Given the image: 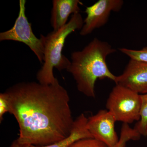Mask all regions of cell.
<instances>
[{
    "label": "cell",
    "mask_w": 147,
    "mask_h": 147,
    "mask_svg": "<svg viewBox=\"0 0 147 147\" xmlns=\"http://www.w3.org/2000/svg\"><path fill=\"white\" fill-rule=\"evenodd\" d=\"M5 92L10 103L9 113L19 127L18 142L37 146L53 144L68 137L74 120L65 88L58 83H18Z\"/></svg>",
    "instance_id": "cell-1"
},
{
    "label": "cell",
    "mask_w": 147,
    "mask_h": 147,
    "mask_svg": "<svg viewBox=\"0 0 147 147\" xmlns=\"http://www.w3.org/2000/svg\"><path fill=\"white\" fill-rule=\"evenodd\" d=\"M116 52L108 42L95 38L82 50L71 53V64L66 70L73 76L79 92L94 98L97 79L107 78L115 82L117 76L110 71L106 60Z\"/></svg>",
    "instance_id": "cell-2"
},
{
    "label": "cell",
    "mask_w": 147,
    "mask_h": 147,
    "mask_svg": "<svg viewBox=\"0 0 147 147\" xmlns=\"http://www.w3.org/2000/svg\"><path fill=\"white\" fill-rule=\"evenodd\" d=\"M84 21L80 13H75L60 30L53 31L46 36L40 35L44 46V62L36 74L39 83L52 85L59 83L54 76L53 69L56 68L60 71L66 70L70 65L71 61L62 54L65 40L71 33L81 30Z\"/></svg>",
    "instance_id": "cell-3"
},
{
    "label": "cell",
    "mask_w": 147,
    "mask_h": 147,
    "mask_svg": "<svg viewBox=\"0 0 147 147\" xmlns=\"http://www.w3.org/2000/svg\"><path fill=\"white\" fill-rule=\"evenodd\" d=\"M141 107V94L119 84L113 88L106 102V109L117 121L128 124L140 120Z\"/></svg>",
    "instance_id": "cell-4"
},
{
    "label": "cell",
    "mask_w": 147,
    "mask_h": 147,
    "mask_svg": "<svg viewBox=\"0 0 147 147\" xmlns=\"http://www.w3.org/2000/svg\"><path fill=\"white\" fill-rule=\"evenodd\" d=\"M26 0H20L19 11L13 27L6 31L0 33V41L13 40L23 42L28 46L36 55L38 61L43 64L44 46L40 38L36 36L26 16Z\"/></svg>",
    "instance_id": "cell-5"
},
{
    "label": "cell",
    "mask_w": 147,
    "mask_h": 147,
    "mask_svg": "<svg viewBox=\"0 0 147 147\" xmlns=\"http://www.w3.org/2000/svg\"><path fill=\"white\" fill-rule=\"evenodd\" d=\"M123 3V0H99L87 7L85 11L87 16L80 30V35H88L104 26L108 22L111 12L119 11Z\"/></svg>",
    "instance_id": "cell-6"
},
{
    "label": "cell",
    "mask_w": 147,
    "mask_h": 147,
    "mask_svg": "<svg viewBox=\"0 0 147 147\" xmlns=\"http://www.w3.org/2000/svg\"><path fill=\"white\" fill-rule=\"evenodd\" d=\"M115 117L107 110H99L88 118L87 127L92 137L109 147H115L119 138L115 129Z\"/></svg>",
    "instance_id": "cell-7"
},
{
    "label": "cell",
    "mask_w": 147,
    "mask_h": 147,
    "mask_svg": "<svg viewBox=\"0 0 147 147\" xmlns=\"http://www.w3.org/2000/svg\"><path fill=\"white\" fill-rule=\"evenodd\" d=\"M116 84L128 88L139 94L147 92V63L130 59Z\"/></svg>",
    "instance_id": "cell-8"
},
{
    "label": "cell",
    "mask_w": 147,
    "mask_h": 147,
    "mask_svg": "<svg viewBox=\"0 0 147 147\" xmlns=\"http://www.w3.org/2000/svg\"><path fill=\"white\" fill-rule=\"evenodd\" d=\"M79 5H82V3L79 0H53L50 18L53 31L58 30L64 26L70 14L79 13Z\"/></svg>",
    "instance_id": "cell-9"
},
{
    "label": "cell",
    "mask_w": 147,
    "mask_h": 147,
    "mask_svg": "<svg viewBox=\"0 0 147 147\" xmlns=\"http://www.w3.org/2000/svg\"><path fill=\"white\" fill-rule=\"evenodd\" d=\"M88 118L82 114L74 120L70 134L64 139L45 146L31 145L30 147H69L76 141L84 138H93L87 127Z\"/></svg>",
    "instance_id": "cell-10"
},
{
    "label": "cell",
    "mask_w": 147,
    "mask_h": 147,
    "mask_svg": "<svg viewBox=\"0 0 147 147\" xmlns=\"http://www.w3.org/2000/svg\"><path fill=\"white\" fill-rule=\"evenodd\" d=\"M142 107L140 119L135 124V129L141 136L147 137V92L141 94Z\"/></svg>",
    "instance_id": "cell-11"
},
{
    "label": "cell",
    "mask_w": 147,
    "mask_h": 147,
    "mask_svg": "<svg viewBox=\"0 0 147 147\" xmlns=\"http://www.w3.org/2000/svg\"><path fill=\"white\" fill-rule=\"evenodd\" d=\"M141 136L134 128H131L128 124L123 123L121 129L119 140L115 147H125L128 141H136L139 140Z\"/></svg>",
    "instance_id": "cell-12"
},
{
    "label": "cell",
    "mask_w": 147,
    "mask_h": 147,
    "mask_svg": "<svg viewBox=\"0 0 147 147\" xmlns=\"http://www.w3.org/2000/svg\"><path fill=\"white\" fill-rule=\"evenodd\" d=\"M119 50L128 56L130 59L147 63V47L142 50H134L126 48H119Z\"/></svg>",
    "instance_id": "cell-13"
},
{
    "label": "cell",
    "mask_w": 147,
    "mask_h": 147,
    "mask_svg": "<svg viewBox=\"0 0 147 147\" xmlns=\"http://www.w3.org/2000/svg\"><path fill=\"white\" fill-rule=\"evenodd\" d=\"M69 147H109L103 142L93 138H84L76 141Z\"/></svg>",
    "instance_id": "cell-14"
},
{
    "label": "cell",
    "mask_w": 147,
    "mask_h": 147,
    "mask_svg": "<svg viewBox=\"0 0 147 147\" xmlns=\"http://www.w3.org/2000/svg\"><path fill=\"white\" fill-rule=\"evenodd\" d=\"M10 106L8 96L5 92L0 94V121L3 120L4 115L10 112Z\"/></svg>",
    "instance_id": "cell-15"
},
{
    "label": "cell",
    "mask_w": 147,
    "mask_h": 147,
    "mask_svg": "<svg viewBox=\"0 0 147 147\" xmlns=\"http://www.w3.org/2000/svg\"><path fill=\"white\" fill-rule=\"evenodd\" d=\"M31 145L22 144L18 142V139L14 140L9 147H30Z\"/></svg>",
    "instance_id": "cell-16"
}]
</instances>
